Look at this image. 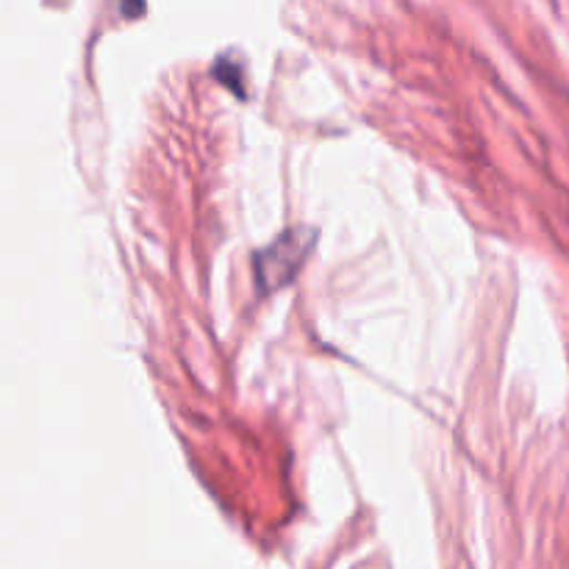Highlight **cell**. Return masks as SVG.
Returning <instances> with one entry per match:
<instances>
[{"label":"cell","mask_w":569,"mask_h":569,"mask_svg":"<svg viewBox=\"0 0 569 569\" xmlns=\"http://www.w3.org/2000/svg\"><path fill=\"white\" fill-rule=\"evenodd\" d=\"M311 248H315V231L292 228V231H283L264 250H259L256 253V283L261 292H276V289L287 287L300 272Z\"/></svg>","instance_id":"1"}]
</instances>
